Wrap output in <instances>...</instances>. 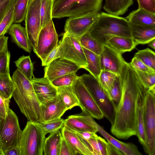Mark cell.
Here are the masks:
<instances>
[{"label": "cell", "instance_id": "52", "mask_svg": "<svg viewBox=\"0 0 155 155\" xmlns=\"http://www.w3.org/2000/svg\"><path fill=\"white\" fill-rule=\"evenodd\" d=\"M97 137H92L87 140L93 148L94 155H101L96 139Z\"/></svg>", "mask_w": 155, "mask_h": 155}, {"label": "cell", "instance_id": "44", "mask_svg": "<svg viewBox=\"0 0 155 155\" xmlns=\"http://www.w3.org/2000/svg\"><path fill=\"white\" fill-rule=\"evenodd\" d=\"M17 0H0V23Z\"/></svg>", "mask_w": 155, "mask_h": 155}, {"label": "cell", "instance_id": "1", "mask_svg": "<svg viewBox=\"0 0 155 155\" xmlns=\"http://www.w3.org/2000/svg\"><path fill=\"white\" fill-rule=\"evenodd\" d=\"M122 94L110 131L118 138L126 140L137 134L136 119L137 96L143 85L129 63L124 62L119 75Z\"/></svg>", "mask_w": 155, "mask_h": 155}, {"label": "cell", "instance_id": "6", "mask_svg": "<svg viewBox=\"0 0 155 155\" xmlns=\"http://www.w3.org/2000/svg\"><path fill=\"white\" fill-rule=\"evenodd\" d=\"M79 78L101 110L104 117L112 124L115 117L116 107L98 78L91 74H84Z\"/></svg>", "mask_w": 155, "mask_h": 155}, {"label": "cell", "instance_id": "25", "mask_svg": "<svg viewBox=\"0 0 155 155\" xmlns=\"http://www.w3.org/2000/svg\"><path fill=\"white\" fill-rule=\"evenodd\" d=\"M126 18L135 24L155 28V14L143 9L133 11Z\"/></svg>", "mask_w": 155, "mask_h": 155}, {"label": "cell", "instance_id": "51", "mask_svg": "<svg viewBox=\"0 0 155 155\" xmlns=\"http://www.w3.org/2000/svg\"><path fill=\"white\" fill-rule=\"evenodd\" d=\"M107 155H124L123 153L117 147L110 142L107 141Z\"/></svg>", "mask_w": 155, "mask_h": 155}, {"label": "cell", "instance_id": "3", "mask_svg": "<svg viewBox=\"0 0 155 155\" xmlns=\"http://www.w3.org/2000/svg\"><path fill=\"white\" fill-rule=\"evenodd\" d=\"M99 13L98 18L88 31L92 38L104 45L114 36L131 38L128 21L126 18L103 12Z\"/></svg>", "mask_w": 155, "mask_h": 155}, {"label": "cell", "instance_id": "55", "mask_svg": "<svg viewBox=\"0 0 155 155\" xmlns=\"http://www.w3.org/2000/svg\"><path fill=\"white\" fill-rule=\"evenodd\" d=\"M148 44L149 47L154 49H155V39L151 40Z\"/></svg>", "mask_w": 155, "mask_h": 155}, {"label": "cell", "instance_id": "11", "mask_svg": "<svg viewBox=\"0 0 155 155\" xmlns=\"http://www.w3.org/2000/svg\"><path fill=\"white\" fill-rule=\"evenodd\" d=\"M41 0H29L24 20L28 38L33 50L41 29Z\"/></svg>", "mask_w": 155, "mask_h": 155}, {"label": "cell", "instance_id": "17", "mask_svg": "<svg viewBox=\"0 0 155 155\" xmlns=\"http://www.w3.org/2000/svg\"><path fill=\"white\" fill-rule=\"evenodd\" d=\"M94 120L90 115L83 112L71 115L65 120L64 126L72 131H89L96 133L97 127L94 124Z\"/></svg>", "mask_w": 155, "mask_h": 155}, {"label": "cell", "instance_id": "22", "mask_svg": "<svg viewBox=\"0 0 155 155\" xmlns=\"http://www.w3.org/2000/svg\"><path fill=\"white\" fill-rule=\"evenodd\" d=\"M8 32L13 42L26 52L31 53L32 47L28 38L25 28L19 24L15 23L12 24Z\"/></svg>", "mask_w": 155, "mask_h": 155}, {"label": "cell", "instance_id": "5", "mask_svg": "<svg viewBox=\"0 0 155 155\" xmlns=\"http://www.w3.org/2000/svg\"><path fill=\"white\" fill-rule=\"evenodd\" d=\"M40 124L27 122L22 131L19 143L20 155H43L46 134Z\"/></svg>", "mask_w": 155, "mask_h": 155}, {"label": "cell", "instance_id": "4", "mask_svg": "<svg viewBox=\"0 0 155 155\" xmlns=\"http://www.w3.org/2000/svg\"><path fill=\"white\" fill-rule=\"evenodd\" d=\"M103 0H54L52 18L99 13Z\"/></svg>", "mask_w": 155, "mask_h": 155}, {"label": "cell", "instance_id": "38", "mask_svg": "<svg viewBox=\"0 0 155 155\" xmlns=\"http://www.w3.org/2000/svg\"><path fill=\"white\" fill-rule=\"evenodd\" d=\"M118 75H119L110 71H101L98 78V79L107 93L113 85L114 80Z\"/></svg>", "mask_w": 155, "mask_h": 155}, {"label": "cell", "instance_id": "46", "mask_svg": "<svg viewBox=\"0 0 155 155\" xmlns=\"http://www.w3.org/2000/svg\"><path fill=\"white\" fill-rule=\"evenodd\" d=\"M138 8L155 14V0H137Z\"/></svg>", "mask_w": 155, "mask_h": 155}, {"label": "cell", "instance_id": "33", "mask_svg": "<svg viewBox=\"0 0 155 155\" xmlns=\"http://www.w3.org/2000/svg\"><path fill=\"white\" fill-rule=\"evenodd\" d=\"M54 0H41L40 6L41 29L52 19V12Z\"/></svg>", "mask_w": 155, "mask_h": 155}, {"label": "cell", "instance_id": "34", "mask_svg": "<svg viewBox=\"0 0 155 155\" xmlns=\"http://www.w3.org/2000/svg\"><path fill=\"white\" fill-rule=\"evenodd\" d=\"M150 68L155 70V54L149 48L139 51L134 56Z\"/></svg>", "mask_w": 155, "mask_h": 155}, {"label": "cell", "instance_id": "45", "mask_svg": "<svg viewBox=\"0 0 155 155\" xmlns=\"http://www.w3.org/2000/svg\"><path fill=\"white\" fill-rule=\"evenodd\" d=\"M77 155V154L75 151L65 139L62 137L61 144L60 155Z\"/></svg>", "mask_w": 155, "mask_h": 155}, {"label": "cell", "instance_id": "7", "mask_svg": "<svg viewBox=\"0 0 155 155\" xmlns=\"http://www.w3.org/2000/svg\"><path fill=\"white\" fill-rule=\"evenodd\" d=\"M144 128L146 144L144 150L155 155V87L149 89L144 98Z\"/></svg>", "mask_w": 155, "mask_h": 155}, {"label": "cell", "instance_id": "37", "mask_svg": "<svg viewBox=\"0 0 155 155\" xmlns=\"http://www.w3.org/2000/svg\"><path fill=\"white\" fill-rule=\"evenodd\" d=\"M76 72H74L61 76L51 82L52 85L56 88L72 86L74 81L79 77L76 74Z\"/></svg>", "mask_w": 155, "mask_h": 155}, {"label": "cell", "instance_id": "54", "mask_svg": "<svg viewBox=\"0 0 155 155\" xmlns=\"http://www.w3.org/2000/svg\"><path fill=\"white\" fill-rule=\"evenodd\" d=\"M8 37L4 36L0 38V55L8 50Z\"/></svg>", "mask_w": 155, "mask_h": 155}, {"label": "cell", "instance_id": "9", "mask_svg": "<svg viewBox=\"0 0 155 155\" xmlns=\"http://www.w3.org/2000/svg\"><path fill=\"white\" fill-rule=\"evenodd\" d=\"M21 130L15 113L9 108L6 118L0 126V149L2 151L18 145Z\"/></svg>", "mask_w": 155, "mask_h": 155}, {"label": "cell", "instance_id": "15", "mask_svg": "<svg viewBox=\"0 0 155 155\" xmlns=\"http://www.w3.org/2000/svg\"><path fill=\"white\" fill-rule=\"evenodd\" d=\"M101 71H110L119 75L125 61L121 54L107 45H104V50L100 55Z\"/></svg>", "mask_w": 155, "mask_h": 155}, {"label": "cell", "instance_id": "12", "mask_svg": "<svg viewBox=\"0 0 155 155\" xmlns=\"http://www.w3.org/2000/svg\"><path fill=\"white\" fill-rule=\"evenodd\" d=\"M72 87L82 112L98 120L103 118L104 116L102 112L84 86L79 76L74 82Z\"/></svg>", "mask_w": 155, "mask_h": 155}, {"label": "cell", "instance_id": "24", "mask_svg": "<svg viewBox=\"0 0 155 155\" xmlns=\"http://www.w3.org/2000/svg\"><path fill=\"white\" fill-rule=\"evenodd\" d=\"M137 45L132 38L115 36L109 39L105 45H107L122 54L126 52L131 51Z\"/></svg>", "mask_w": 155, "mask_h": 155}, {"label": "cell", "instance_id": "10", "mask_svg": "<svg viewBox=\"0 0 155 155\" xmlns=\"http://www.w3.org/2000/svg\"><path fill=\"white\" fill-rule=\"evenodd\" d=\"M58 36L52 19L39 32L34 53L43 62L49 54L58 45Z\"/></svg>", "mask_w": 155, "mask_h": 155}, {"label": "cell", "instance_id": "28", "mask_svg": "<svg viewBox=\"0 0 155 155\" xmlns=\"http://www.w3.org/2000/svg\"><path fill=\"white\" fill-rule=\"evenodd\" d=\"M58 94L60 97L67 110L76 106H79L78 99L72 86L57 87Z\"/></svg>", "mask_w": 155, "mask_h": 155}, {"label": "cell", "instance_id": "53", "mask_svg": "<svg viewBox=\"0 0 155 155\" xmlns=\"http://www.w3.org/2000/svg\"><path fill=\"white\" fill-rule=\"evenodd\" d=\"M1 155H20V150L18 146L11 149L1 151Z\"/></svg>", "mask_w": 155, "mask_h": 155}, {"label": "cell", "instance_id": "41", "mask_svg": "<svg viewBox=\"0 0 155 155\" xmlns=\"http://www.w3.org/2000/svg\"><path fill=\"white\" fill-rule=\"evenodd\" d=\"M135 71L145 87L149 89L155 87V73Z\"/></svg>", "mask_w": 155, "mask_h": 155}, {"label": "cell", "instance_id": "40", "mask_svg": "<svg viewBox=\"0 0 155 155\" xmlns=\"http://www.w3.org/2000/svg\"><path fill=\"white\" fill-rule=\"evenodd\" d=\"M64 121L65 120L60 118L40 124L46 135L61 129L64 126Z\"/></svg>", "mask_w": 155, "mask_h": 155}, {"label": "cell", "instance_id": "20", "mask_svg": "<svg viewBox=\"0 0 155 155\" xmlns=\"http://www.w3.org/2000/svg\"><path fill=\"white\" fill-rule=\"evenodd\" d=\"M128 22L131 38L137 45L148 44L155 39V28L136 24L129 21Z\"/></svg>", "mask_w": 155, "mask_h": 155}, {"label": "cell", "instance_id": "18", "mask_svg": "<svg viewBox=\"0 0 155 155\" xmlns=\"http://www.w3.org/2000/svg\"><path fill=\"white\" fill-rule=\"evenodd\" d=\"M31 82L35 93L41 104L45 103L58 95L57 88L48 78H37L34 76Z\"/></svg>", "mask_w": 155, "mask_h": 155}, {"label": "cell", "instance_id": "57", "mask_svg": "<svg viewBox=\"0 0 155 155\" xmlns=\"http://www.w3.org/2000/svg\"><path fill=\"white\" fill-rule=\"evenodd\" d=\"M1 150L0 149V155H1Z\"/></svg>", "mask_w": 155, "mask_h": 155}, {"label": "cell", "instance_id": "49", "mask_svg": "<svg viewBox=\"0 0 155 155\" xmlns=\"http://www.w3.org/2000/svg\"><path fill=\"white\" fill-rule=\"evenodd\" d=\"M58 47V45L47 56L44 61L41 63L42 66H47L53 60H54Z\"/></svg>", "mask_w": 155, "mask_h": 155}, {"label": "cell", "instance_id": "36", "mask_svg": "<svg viewBox=\"0 0 155 155\" xmlns=\"http://www.w3.org/2000/svg\"><path fill=\"white\" fill-rule=\"evenodd\" d=\"M107 94L114 104L116 109L120 101L122 94L121 85L119 75L117 76L113 85L107 92Z\"/></svg>", "mask_w": 155, "mask_h": 155}, {"label": "cell", "instance_id": "47", "mask_svg": "<svg viewBox=\"0 0 155 155\" xmlns=\"http://www.w3.org/2000/svg\"><path fill=\"white\" fill-rule=\"evenodd\" d=\"M10 99L5 98L0 95V115L4 119L8 115Z\"/></svg>", "mask_w": 155, "mask_h": 155}, {"label": "cell", "instance_id": "13", "mask_svg": "<svg viewBox=\"0 0 155 155\" xmlns=\"http://www.w3.org/2000/svg\"><path fill=\"white\" fill-rule=\"evenodd\" d=\"M99 13L69 17L64 25L65 32L79 38L89 31L98 18Z\"/></svg>", "mask_w": 155, "mask_h": 155}, {"label": "cell", "instance_id": "2", "mask_svg": "<svg viewBox=\"0 0 155 155\" xmlns=\"http://www.w3.org/2000/svg\"><path fill=\"white\" fill-rule=\"evenodd\" d=\"M15 88L13 97L21 112L28 121L42 123L40 103L31 81L17 69L11 77Z\"/></svg>", "mask_w": 155, "mask_h": 155}, {"label": "cell", "instance_id": "48", "mask_svg": "<svg viewBox=\"0 0 155 155\" xmlns=\"http://www.w3.org/2000/svg\"><path fill=\"white\" fill-rule=\"evenodd\" d=\"M96 139L101 155H107V142L104 139L100 136H97Z\"/></svg>", "mask_w": 155, "mask_h": 155}, {"label": "cell", "instance_id": "56", "mask_svg": "<svg viewBox=\"0 0 155 155\" xmlns=\"http://www.w3.org/2000/svg\"><path fill=\"white\" fill-rule=\"evenodd\" d=\"M3 120V119L1 117L0 115V126Z\"/></svg>", "mask_w": 155, "mask_h": 155}, {"label": "cell", "instance_id": "43", "mask_svg": "<svg viewBox=\"0 0 155 155\" xmlns=\"http://www.w3.org/2000/svg\"><path fill=\"white\" fill-rule=\"evenodd\" d=\"M131 67L135 70L150 73H155V70L147 66L137 58L134 57L129 63Z\"/></svg>", "mask_w": 155, "mask_h": 155}, {"label": "cell", "instance_id": "21", "mask_svg": "<svg viewBox=\"0 0 155 155\" xmlns=\"http://www.w3.org/2000/svg\"><path fill=\"white\" fill-rule=\"evenodd\" d=\"M94 124L97 127L98 132L113 145L120 150L125 155H141L142 153L139 151L137 146L131 143H126L120 141L115 138L97 123L94 120Z\"/></svg>", "mask_w": 155, "mask_h": 155}, {"label": "cell", "instance_id": "8", "mask_svg": "<svg viewBox=\"0 0 155 155\" xmlns=\"http://www.w3.org/2000/svg\"><path fill=\"white\" fill-rule=\"evenodd\" d=\"M58 45L54 59L61 58L75 63L81 68L84 69L86 67V57L78 38L70 36L64 32Z\"/></svg>", "mask_w": 155, "mask_h": 155}, {"label": "cell", "instance_id": "14", "mask_svg": "<svg viewBox=\"0 0 155 155\" xmlns=\"http://www.w3.org/2000/svg\"><path fill=\"white\" fill-rule=\"evenodd\" d=\"M81 68L66 59L58 58L53 60L44 69V77L51 81L61 76L77 71Z\"/></svg>", "mask_w": 155, "mask_h": 155}, {"label": "cell", "instance_id": "19", "mask_svg": "<svg viewBox=\"0 0 155 155\" xmlns=\"http://www.w3.org/2000/svg\"><path fill=\"white\" fill-rule=\"evenodd\" d=\"M149 89L143 85L138 93L137 100L136 119L137 126V134L138 140L143 146L144 150L146 144L144 128V98L147 92Z\"/></svg>", "mask_w": 155, "mask_h": 155}, {"label": "cell", "instance_id": "31", "mask_svg": "<svg viewBox=\"0 0 155 155\" xmlns=\"http://www.w3.org/2000/svg\"><path fill=\"white\" fill-rule=\"evenodd\" d=\"M16 67L29 80L31 81L34 76V63L30 56L23 55L17 60L14 61Z\"/></svg>", "mask_w": 155, "mask_h": 155}, {"label": "cell", "instance_id": "30", "mask_svg": "<svg viewBox=\"0 0 155 155\" xmlns=\"http://www.w3.org/2000/svg\"><path fill=\"white\" fill-rule=\"evenodd\" d=\"M83 48L99 55L103 52L104 45L92 38L87 32L78 38Z\"/></svg>", "mask_w": 155, "mask_h": 155}, {"label": "cell", "instance_id": "35", "mask_svg": "<svg viewBox=\"0 0 155 155\" xmlns=\"http://www.w3.org/2000/svg\"><path fill=\"white\" fill-rule=\"evenodd\" d=\"M29 0H17L14 8V22L19 23L24 20Z\"/></svg>", "mask_w": 155, "mask_h": 155}, {"label": "cell", "instance_id": "32", "mask_svg": "<svg viewBox=\"0 0 155 155\" xmlns=\"http://www.w3.org/2000/svg\"><path fill=\"white\" fill-rule=\"evenodd\" d=\"M15 88L10 74L0 75V95L3 97L11 99Z\"/></svg>", "mask_w": 155, "mask_h": 155}, {"label": "cell", "instance_id": "23", "mask_svg": "<svg viewBox=\"0 0 155 155\" xmlns=\"http://www.w3.org/2000/svg\"><path fill=\"white\" fill-rule=\"evenodd\" d=\"M61 129L62 136L65 139L77 154L93 155L91 151L74 132L64 126Z\"/></svg>", "mask_w": 155, "mask_h": 155}, {"label": "cell", "instance_id": "16", "mask_svg": "<svg viewBox=\"0 0 155 155\" xmlns=\"http://www.w3.org/2000/svg\"><path fill=\"white\" fill-rule=\"evenodd\" d=\"M42 123L61 118L67 110L58 95L47 102L41 104Z\"/></svg>", "mask_w": 155, "mask_h": 155}, {"label": "cell", "instance_id": "39", "mask_svg": "<svg viewBox=\"0 0 155 155\" xmlns=\"http://www.w3.org/2000/svg\"><path fill=\"white\" fill-rule=\"evenodd\" d=\"M16 2L10 8L0 23V38L5 36V34L8 32L10 28L14 22V8Z\"/></svg>", "mask_w": 155, "mask_h": 155}, {"label": "cell", "instance_id": "29", "mask_svg": "<svg viewBox=\"0 0 155 155\" xmlns=\"http://www.w3.org/2000/svg\"><path fill=\"white\" fill-rule=\"evenodd\" d=\"M86 57L87 65L84 68L91 74L98 78L101 71L100 64V56L83 48Z\"/></svg>", "mask_w": 155, "mask_h": 155}, {"label": "cell", "instance_id": "27", "mask_svg": "<svg viewBox=\"0 0 155 155\" xmlns=\"http://www.w3.org/2000/svg\"><path fill=\"white\" fill-rule=\"evenodd\" d=\"M103 9L107 13L119 16L125 14L134 3L133 0H105Z\"/></svg>", "mask_w": 155, "mask_h": 155}, {"label": "cell", "instance_id": "50", "mask_svg": "<svg viewBox=\"0 0 155 155\" xmlns=\"http://www.w3.org/2000/svg\"><path fill=\"white\" fill-rule=\"evenodd\" d=\"M73 131L79 137L86 140H88L92 137H95L97 136L95 133L91 132L78 130Z\"/></svg>", "mask_w": 155, "mask_h": 155}, {"label": "cell", "instance_id": "42", "mask_svg": "<svg viewBox=\"0 0 155 155\" xmlns=\"http://www.w3.org/2000/svg\"><path fill=\"white\" fill-rule=\"evenodd\" d=\"M10 54L8 50L0 55V75L10 73Z\"/></svg>", "mask_w": 155, "mask_h": 155}, {"label": "cell", "instance_id": "26", "mask_svg": "<svg viewBox=\"0 0 155 155\" xmlns=\"http://www.w3.org/2000/svg\"><path fill=\"white\" fill-rule=\"evenodd\" d=\"M62 137L61 132L59 130L50 133L45 139L43 154L60 155Z\"/></svg>", "mask_w": 155, "mask_h": 155}]
</instances>
